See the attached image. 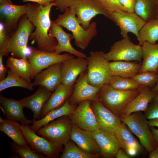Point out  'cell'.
Segmentation results:
<instances>
[{"instance_id": "cell-1", "label": "cell", "mask_w": 158, "mask_h": 158, "mask_svg": "<svg viewBox=\"0 0 158 158\" xmlns=\"http://www.w3.org/2000/svg\"><path fill=\"white\" fill-rule=\"evenodd\" d=\"M54 6H56V2L45 6L36 3L28 4L25 14L35 28L29 40L32 44L36 42L37 49L39 50L53 52L58 44L55 38L49 35L51 23L49 14Z\"/></svg>"}, {"instance_id": "cell-2", "label": "cell", "mask_w": 158, "mask_h": 158, "mask_svg": "<svg viewBox=\"0 0 158 158\" xmlns=\"http://www.w3.org/2000/svg\"><path fill=\"white\" fill-rule=\"evenodd\" d=\"M54 22L71 31L75 45L83 50L88 47L92 39L97 34L96 22L93 21L87 29H85L80 23L72 7L59 15Z\"/></svg>"}, {"instance_id": "cell-3", "label": "cell", "mask_w": 158, "mask_h": 158, "mask_svg": "<svg viewBox=\"0 0 158 158\" xmlns=\"http://www.w3.org/2000/svg\"><path fill=\"white\" fill-rule=\"evenodd\" d=\"M119 116L122 121L138 138L141 145L147 152H150L157 146L148 121L141 111L128 115L120 113Z\"/></svg>"}, {"instance_id": "cell-4", "label": "cell", "mask_w": 158, "mask_h": 158, "mask_svg": "<svg viewBox=\"0 0 158 158\" xmlns=\"http://www.w3.org/2000/svg\"><path fill=\"white\" fill-rule=\"evenodd\" d=\"M141 87L135 90H122L115 89L109 83L106 84L100 88L98 100L119 116L121 110L139 94Z\"/></svg>"}, {"instance_id": "cell-5", "label": "cell", "mask_w": 158, "mask_h": 158, "mask_svg": "<svg viewBox=\"0 0 158 158\" xmlns=\"http://www.w3.org/2000/svg\"><path fill=\"white\" fill-rule=\"evenodd\" d=\"M102 51H91L87 60V78L91 85L101 87L109 83L113 75L109 65V62L105 58Z\"/></svg>"}, {"instance_id": "cell-6", "label": "cell", "mask_w": 158, "mask_h": 158, "mask_svg": "<svg viewBox=\"0 0 158 158\" xmlns=\"http://www.w3.org/2000/svg\"><path fill=\"white\" fill-rule=\"evenodd\" d=\"M73 123L68 116H64L40 128L36 132L52 142L64 145L70 140Z\"/></svg>"}, {"instance_id": "cell-7", "label": "cell", "mask_w": 158, "mask_h": 158, "mask_svg": "<svg viewBox=\"0 0 158 158\" xmlns=\"http://www.w3.org/2000/svg\"><path fill=\"white\" fill-rule=\"evenodd\" d=\"M34 27L26 14L20 20L17 28L9 36L6 49L8 54L10 53L12 56L18 58L26 57L25 51Z\"/></svg>"}, {"instance_id": "cell-8", "label": "cell", "mask_w": 158, "mask_h": 158, "mask_svg": "<svg viewBox=\"0 0 158 158\" xmlns=\"http://www.w3.org/2000/svg\"><path fill=\"white\" fill-rule=\"evenodd\" d=\"M20 128L28 144L34 152L47 158L59 157L63 145H57L40 136L33 131L29 125L21 124Z\"/></svg>"}, {"instance_id": "cell-9", "label": "cell", "mask_w": 158, "mask_h": 158, "mask_svg": "<svg viewBox=\"0 0 158 158\" xmlns=\"http://www.w3.org/2000/svg\"><path fill=\"white\" fill-rule=\"evenodd\" d=\"M70 7L73 8L80 23L85 29L90 27L92 19L98 14L103 15L114 22L111 15L98 0H74Z\"/></svg>"}, {"instance_id": "cell-10", "label": "cell", "mask_w": 158, "mask_h": 158, "mask_svg": "<svg viewBox=\"0 0 158 158\" xmlns=\"http://www.w3.org/2000/svg\"><path fill=\"white\" fill-rule=\"evenodd\" d=\"M104 56L108 61H136L140 62L142 56V46L134 44L130 38H123L115 42Z\"/></svg>"}, {"instance_id": "cell-11", "label": "cell", "mask_w": 158, "mask_h": 158, "mask_svg": "<svg viewBox=\"0 0 158 158\" xmlns=\"http://www.w3.org/2000/svg\"><path fill=\"white\" fill-rule=\"evenodd\" d=\"M91 105L98 129L106 133L114 134L122 122L120 117L98 100L91 101Z\"/></svg>"}, {"instance_id": "cell-12", "label": "cell", "mask_w": 158, "mask_h": 158, "mask_svg": "<svg viewBox=\"0 0 158 158\" xmlns=\"http://www.w3.org/2000/svg\"><path fill=\"white\" fill-rule=\"evenodd\" d=\"M74 57L73 55L68 53L57 54L32 47L31 52L28 57V61L33 67L35 75L38 73L52 65L61 63L65 60Z\"/></svg>"}, {"instance_id": "cell-13", "label": "cell", "mask_w": 158, "mask_h": 158, "mask_svg": "<svg viewBox=\"0 0 158 158\" xmlns=\"http://www.w3.org/2000/svg\"><path fill=\"white\" fill-rule=\"evenodd\" d=\"M114 22L119 26L123 38L129 39L128 34L131 32L139 37L140 31L146 22L135 12L124 11L115 12L111 14Z\"/></svg>"}, {"instance_id": "cell-14", "label": "cell", "mask_w": 158, "mask_h": 158, "mask_svg": "<svg viewBox=\"0 0 158 158\" xmlns=\"http://www.w3.org/2000/svg\"><path fill=\"white\" fill-rule=\"evenodd\" d=\"M101 87L93 86L89 83L87 78V70L78 76L74 86L73 92L68 98L72 105H78L86 100H99V93Z\"/></svg>"}, {"instance_id": "cell-15", "label": "cell", "mask_w": 158, "mask_h": 158, "mask_svg": "<svg viewBox=\"0 0 158 158\" xmlns=\"http://www.w3.org/2000/svg\"><path fill=\"white\" fill-rule=\"evenodd\" d=\"M69 116L72 123L81 129L90 132L99 129L89 100L80 103Z\"/></svg>"}, {"instance_id": "cell-16", "label": "cell", "mask_w": 158, "mask_h": 158, "mask_svg": "<svg viewBox=\"0 0 158 158\" xmlns=\"http://www.w3.org/2000/svg\"><path fill=\"white\" fill-rule=\"evenodd\" d=\"M49 35L55 38L58 42L55 50L53 53L60 54L65 52L74 55L77 57L86 58L84 53L75 49L71 44V41L73 37L70 33H66L63 29L62 27L51 20Z\"/></svg>"}, {"instance_id": "cell-17", "label": "cell", "mask_w": 158, "mask_h": 158, "mask_svg": "<svg viewBox=\"0 0 158 158\" xmlns=\"http://www.w3.org/2000/svg\"><path fill=\"white\" fill-rule=\"evenodd\" d=\"M61 82L66 84H74L79 75L87 68L86 58L74 57L61 63Z\"/></svg>"}, {"instance_id": "cell-18", "label": "cell", "mask_w": 158, "mask_h": 158, "mask_svg": "<svg viewBox=\"0 0 158 158\" xmlns=\"http://www.w3.org/2000/svg\"><path fill=\"white\" fill-rule=\"evenodd\" d=\"M61 63L52 65L37 74L32 82L34 86H43L52 93L61 82Z\"/></svg>"}, {"instance_id": "cell-19", "label": "cell", "mask_w": 158, "mask_h": 158, "mask_svg": "<svg viewBox=\"0 0 158 158\" xmlns=\"http://www.w3.org/2000/svg\"><path fill=\"white\" fill-rule=\"evenodd\" d=\"M99 150V157L104 158L115 157L120 145L114 134H109L98 129L92 132Z\"/></svg>"}, {"instance_id": "cell-20", "label": "cell", "mask_w": 158, "mask_h": 158, "mask_svg": "<svg viewBox=\"0 0 158 158\" xmlns=\"http://www.w3.org/2000/svg\"><path fill=\"white\" fill-rule=\"evenodd\" d=\"M51 93L46 87L40 86L32 95L19 100L24 107L29 109L32 111L34 117L33 121L40 119L42 109Z\"/></svg>"}, {"instance_id": "cell-21", "label": "cell", "mask_w": 158, "mask_h": 158, "mask_svg": "<svg viewBox=\"0 0 158 158\" xmlns=\"http://www.w3.org/2000/svg\"><path fill=\"white\" fill-rule=\"evenodd\" d=\"M0 103L1 108L7 118L20 122L24 125L32 124L33 121L28 119L25 116L24 107L19 100L6 97L0 94Z\"/></svg>"}, {"instance_id": "cell-22", "label": "cell", "mask_w": 158, "mask_h": 158, "mask_svg": "<svg viewBox=\"0 0 158 158\" xmlns=\"http://www.w3.org/2000/svg\"><path fill=\"white\" fill-rule=\"evenodd\" d=\"M28 5H19L8 3L0 4L1 16L4 20L3 23L9 32L17 28L20 18L26 13Z\"/></svg>"}, {"instance_id": "cell-23", "label": "cell", "mask_w": 158, "mask_h": 158, "mask_svg": "<svg viewBox=\"0 0 158 158\" xmlns=\"http://www.w3.org/2000/svg\"><path fill=\"white\" fill-rule=\"evenodd\" d=\"M74 84H66L62 83L58 85L44 106L40 115L43 118L51 110L62 106L72 93Z\"/></svg>"}, {"instance_id": "cell-24", "label": "cell", "mask_w": 158, "mask_h": 158, "mask_svg": "<svg viewBox=\"0 0 158 158\" xmlns=\"http://www.w3.org/2000/svg\"><path fill=\"white\" fill-rule=\"evenodd\" d=\"M72 123L70 139L85 152L99 155V149L92 132L81 129Z\"/></svg>"}, {"instance_id": "cell-25", "label": "cell", "mask_w": 158, "mask_h": 158, "mask_svg": "<svg viewBox=\"0 0 158 158\" xmlns=\"http://www.w3.org/2000/svg\"><path fill=\"white\" fill-rule=\"evenodd\" d=\"M158 94V92L152 91L149 87L142 86L139 94L125 106L120 114L128 115L135 112L146 111L149 102Z\"/></svg>"}, {"instance_id": "cell-26", "label": "cell", "mask_w": 158, "mask_h": 158, "mask_svg": "<svg viewBox=\"0 0 158 158\" xmlns=\"http://www.w3.org/2000/svg\"><path fill=\"white\" fill-rule=\"evenodd\" d=\"M6 66L13 73L27 81L31 82L35 76L33 67L26 57L16 58L9 56Z\"/></svg>"}, {"instance_id": "cell-27", "label": "cell", "mask_w": 158, "mask_h": 158, "mask_svg": "<svg viewBox=\"0 0 158 158\" xmlns=\"http://www.w3.org/2000/svg\"><path fill=\"white\" fill-rule=\"evenodd\" d=\"M77 106L71 105L68 98L61 107L49 111L43 118L33 121L30 128L36 132L40 128L46 125L51 121L61 116H69L74 110Z\"/></svg>"}, {"instance_id": "cell-28", "label": "cell", "mask_w": 158, "mask_h": 158, "mask_svg": "<svg viewBox=\"0 0 158 158\" xmlns=\"http://www.w3.org/2000/svg\"><path fill=\"white\" fill-rule=\"evenodd\" d=\"M141 46L143 60L139 73L146 71L157 73L158 43L152 44L146 42L143 43Z\"/></svg>"}, {"instance_id": "cell-29", "label": "cell", "mask_w": 158, "mask_h": 158, "mask_svg": "<svg viewBox=\"0 0 158 158\" xmlns=\"http://www.w3.org/2000/svg\"><path fill=\"white\" fill-rule=\"evenodd\" d=\"M17 121L7 118L0 123V130L11 138L14 143L25 147H30L28 144Z\"/></svg>"}, {"instance_id": "cell-30", "label": "cell", "mask_w": 158, "mask_h": 158, "mask_svg": "<svg viewBox=\"0 0 158 158\" xmlns=\"http://www.w3.org/2000/svg\"><path fill=\"white\" fill-rule=\"evenodd\" d=\"M109 65L114 75L124 78H131L139 73L142 63L118 61L109 62Z\"/></svg>"}, {"instance_id": "cell-31", "label": "cell", "mask_w": 158, "mask_h": 158, "mask_svg": "<svg viewBox=\"0 0 158 158\" xmlns=\"http://www.w3.org/2000/svg\"><path fill=\"white\" fill-rule=\"evenodd\" d=\"M135 12L146 23L158 16V0H136Z\"/></svg>"}, {"instance_id": "cell-32", "label": "cell", "mask_w": 158, "mask_h": 158, "mask_svg": "<svg viewBox=\"0 0 158 158\" xmlns=\"http://www.w3.org/2000/svg\"><path fill=\"white\" fill-rule=\"evenodd\" d=\"M114 135L121 148L125 152L131 147L136 148L139 152L141 150V145L133 135L128 127L123 122H122Z\"/></svg>"}, {"instance_id": "cell-33", "label": "cell", "mask_w": 158, "mask_h": 158, "mask_svg": "<svg viewBox=\"0 0 158 158\" xmlns=\"http://www.w3.org/2000/svg\"><path fill=\"white\" fill-rule=\"evenodd\" d=\"M139 45L145 42L154 44L158 40V20H152L146 23L139 32L138 39Z\"/></svg>"}, {"instance_id": "cell-34", "label": "cell", "mask_w": 158, "mask_h": 158, "mask_svg": "<svg viewBox=\"0 0 158 158\" xmlns=\"http://www.w3.org/2000/svg\"><path fill=\"white\" fill-rule=\"evenodd\" d=\"M32 83L27 81L8 70L7 75L3 80L0 81V92L10 87H18L33 90Z\"/></svg>"}, {"instance_id": "cell-35", "label": "cell", "mask_w": 158, "mask_h": 158, "mask_svg": "<svg viewBox=\"0 0 158 158\" xmlns=\"http://www.w3.org/2000/svg\"><path fill=\"white\" fill-rule=\"evenodd\" d=\"M60 158H97L99 155L87 153L71 139L64 145Z\"/></svg>"}, {"instance_id": "cell-36", "label": "cell", "mask_w": 158, "mask_h": 158, "mask_svg": "<svg viewBox=\"0 0 158 158\" xmlns=\"http://www.w3.org/2000/svg\"><path fill=\"white\" fill-rule=\"evenodd\" d=\"M109 84L115 89L122 90L137 89L142 86L132 78H124L114 75L111 76Z\"/></svg>"}, {"instance_id": "cell-37", "label": "cell", "mask_w": 158, "mask_h": 158, "mask_svg": "<svg viewBox=\"0 0 158 158\" xmlns=\"http://www.w3.org/2000/svg\"><path fill=\"white\" fill-rule=\"evenodd\" d=\"M158 78V73L146 71L139 73L131 78L142 86L153 87Z\"/></svg>"}, {"instance_id": "cell-38", "label": "cell", "mask_w": 158, "mask_h": 158, "mask_svg": "<svg viewBox=\"0 0 158 158\" xmlns=\"http://www.w3.org/2000/svg\"><path fill=\"white\" fill-rule=\"evenodd\" d=\"M11 150L22 158H45V156L37 154L31 150L30 147L19 145L13 142L10 143Z\"/></svg>"}, {"instance_id": "cell-39", "label": "cell", "mask_w": 158, "mask_h": 158, "mask_svg": "<svg viewBox=\"0 0 158 158\" xmlns=\"http://www.w3.org/2000/svg\"><path fill=\"white\" fill-rule=\"evenodd\" d=\"M8 32L4 23L0 21V54L3 56L8 55L6 49L9 38V36L8 35Z\"/></svg>"}, {"instance_id": "cell-40", "label": "cell", "mask_w": 158, "mask_h": 158, "mask_svg": "<svg viewBox=\"0 0 158 158\" xmlns=\"http://www.w3.org/2000/svg\"><path fill=\"white\" fill-rule=\"evenodd\" d=\"M110 14L114 12L124 11L119 0H98Z\"/></svg>"}, {"instance_id": "cell-41", "label": "cell", "mask_w": 158, "mask_h": 158, "mask_svg": "<svg viewBox=\"0 0 158 158\" xmlns=\"http://www.w3.org/2000/svg\"><path fill=\"white\" fill-rule=\"evenodd\" d=\"M146 111L145 116L147 119L158 118V103L154 102Z\"/></svg>"}, {"instance_id": "cell-42", "label": "cell", "mask_w": 158, "mask_h": 158, "mask_svg": "<svg viewBox=\"0 0 158 158\" xmlns=\"http://www.w3.org/2000/svg\"><path fill=\"white\" fill-rule=\"evenodd\" d=\"M123 10L128 12H135L136 0H119Z\"/></svg>"}, {"instance_id": "cell-43", "label": "cell", "mask_w": 158, "mask_h": 158, "mask_svg": "<svg viewBox=\"0 0 158 158\" xmlns=\"http://www.w3.org/2000/svg\"><path fill=\"white\" fill-rule=\"evenodd\" d=\"M74 0H56V6L61 12H64L70 7L72 3Z\"/></svg>"}, {"instance_id": "cell-44", "label": "cell", "mask_w": 158, "mask_h": 158, "mask_svg": "<svg viewBox=\"0 0 158 158\" xmlns=\"http://www.w3.org/2000/svg\"><path fill=\"white\" fill-rule=\"evenodd\" d=\"M4 56L0 54V81L4 80L6 77L8 71V67L5 66L3 63V58Z\"/></svg>"}, {"instance_id": "cell-45", "label": "cell", "mask_w": 158, "mask_h": 158, "mask_svg": "<svg viewBox=\"0 0 158 158\" xmlns=\"http://www.w3.org/2000/svg\"><path fill=\"white\" fill-rule=\"evenodd\" d=\"M23 2L31 1L43 6H46L52 2H56V0H22Z\"/></svg>"}, {"instance_id": "cell-46", "label": "cell", "mask_w": 158, "mask_h": 158, "mask_svg": "<svg viewBox=\"0 0 158 158\" xmlns=\"http://www.w3.org/2000/svg\"><path fill=\"white\" fill-rule=\"evenodd\" d=\"M115 157L116 158H130L128 154L126 152L125 153L124 151L120 148L118 150L116 154V155Z\"/></svg>"}, {"instance_id": "cell-47", "label": "cell", "mask_w": 158, "mask_h": 158, "mask_svg": "<svg viewBox=\"0 0 158 158\" xmlns=\"http://www.w3.org/2000/svg\"><path fill=\"white\" fill-rule=\"evenodd\" d=\"M126 152L130 157L135 156L139 152V151L135 147H131L128 148Z\"/></svg>"}, {"instance_id": "cell-48", "label": "cell", "mask_w": 158, "mask_h": 158, "mask_svg": "<svg viewBox=\"0 0 158 158\" xmlns=\"http://www.w3.org/2000/svg\"><path fill=\"white\" fill-rule=\"evenodd\" d=\"M149 158H158V146H157L149 152Z\"/></svg>"}, {"instance_id": "cell-49", "label": "cell", "mask_w": 158, "mask_h": 158, "mask_svg": "<svg viewBox=\"0 0 158 158\" xmlns=\"http://www.w3.org/2000/svg\"><path fill=\"white\" fill-rule=\"evenodd\" d=\"M150 128L157 145L158 146V129L155 128L154 127H150Z\"/></svg>"}, {"instance_id": "cell-50", "label": "cell", "mask_w": 158, "mask_h": 158, "mask_svg": "<svg viewBox=\"0 0 158 158\" xmlns=\"http://www.w3.org/2000/svg\"><path fill=\"white\" fill-rule=\"evenodd\" d=\"M148 122L150 127H158V118L149 120Z\"/></svg>"}, {"instance_id": "cell-51", "label": "cell", "mask_w": 158, "mask_h": 158, "mask_svg": "<svg viewBox=\"0 0 158 158\" xmlns=\"http://www.w3.org/2000/svg\"><path fill=\"white\" fill-rule=\"evenodd\" d=\"M151 90L153 92H158V78L155 85Z\"/></svg>"}, {"instance_id": "cell-52", "label": "cell", "mask_w": 158, "mask_h": 158, "mask_svg": "<svg viewBox=\"0 0 158 158\" xmlns=\"http://www.w3.org/2000/svg\"><path fill=\"white\" fill-rule=\"evenodd\" d=\"M6 3H13L11 0H0V4Z\"/></svg>"}, {"instance_id": "cell-53", "label": "cell", "mask_w": 158, "mask_h": 158, "mask_svg": "<svg viewBox=\"0 0 158 158\" xmlns=\"http://www.w3.org/2000/svg\"><path fill=\"white\" fill-rule=\"evenodd\" d=\"M153 99L154 102L158 103V94L155 96Z\"/></svg>"}, {"instance_id": "cell-54", "label": "cell", "mask_w": 158, "mask_h": 158, "mask_svg": "<svg viewBox=\"0 0 158 158\" xmlns=\"http://www.w3.org/2000/svg\"><path fill=\"white\" fill-rule=\"evenodd\" d=\"M156 19L158 20V16L157 17V18Z\"/></svg>"}, {"instance_id": "cell-55", "label": "cell", "mask_w": 158, "mask_h": 158, "mask_svg": "<svg viewBox=\"0 0 158 158\" xmlns=\"http://www.w3.org/2000/svg\"><path fill=\"white\" fill-rule=\"evenodd\" d=\"M157 73H158V70H157Z\"/></svg>"}]
</instances>
